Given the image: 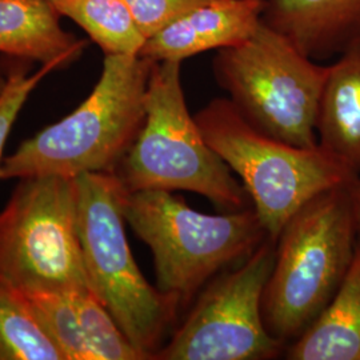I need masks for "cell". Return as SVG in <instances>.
I'll use <instances>...</instances> for the list:
<instances>
[{
    "label": "cell",
    "mask_w": 360,
    "mask_h": 360,
    "mask_svg": "<svg viewBox=\"0 0 360 360\" xmlns=\"http://www.w3.org/2000/svg\"><path fill=\"white\" fill-rule=\"evenodd\" d=\"M153 65L141 55H105L89 98L6 158L0 179L114 174L142 129Z\"/></svg>",
    "instance_id": "1"
},
{
    "label": "cell",
    "mask_w": 360,
    "mask_h": 360,
    "mask_svg": "<svg viewBox=\"0 0 360 360\" xmlns=\"http://www.w3.org/2000/svg\"><path fill=\"white\" fill-rule=\"evenodd\" d=\"M349 186L312 198L276 239L262 309L269 333L284 345L319 316L352 263L359 239Z\"/></svg>",
    "instance_id": "2"
},
{
    "label": "cell",
    "mask_w": 360,
    "mask_h": 360,
    "mask_svg": "<svg viewBox=\"0 0 360 360\" xmlns=\"http://www.w3.org/2000/svg\"><path fill=\"white\" fill-rule=\"evenodd\" d=\"M122 207L126 223L153 252L156 287L180 307L269 238L252 207L203 214L165 190H126Z\"/></svg>",
    "instance_id": "3"
},
{
    "label": "cell",
    "mask_w": 360,
    "mask_h": 360,
    "mask_svg": "<svg viewBox=\"0 0 360 360\" xmlns=\"http://www.w3.org/2000/svg\"><path fill=\"white\" fill-rule=\"evenodd\" d=\"M114 174L129 193L190 191L223 211L252 207L243 184L207 143L191 115L179 62L153 65L142 129Z\"/></svg>",
    "instance_id": "4"
},
{
    "label": "cell",
    "mask_w": 360,
    "mask_h": 360,
    "mask_svg": "<svg viewBox=\"0 0 360 360\" xmlns=\"http://www.w3.org/2000/svg\"><path fill=\"white\" fill-rule=\"evenodd\" d=\"M82 257L92 291L110 311L129 342L154 360L180 304L146 281L124 231V186L112 172L74 179Z\"/></svg>",
    "instance_id": "5"
},
{
    "label": "cell",
    "mask_w": 360,
    "mask_h": 360,
    "mask_svg": "<svg viewBox=\"0 0 360 360\" xmlns=\"http://www.w3.org/2000/svg\"><path fill=\"white\" fill-rule=\"evenodd\" d=\"M214 77L248 124L297 147L319 146L316 124L330 65H319L262 22L245 41L217 51Z\"/></svg>",
    "instance_id": "6"
},
{
    "label": "cell",
    "mask_w": 360,
    "mask_h": 360,
    "mask_svg": "<svg viewBox=\"0 0 360 360\" xmlns=\"http://www.w3.org/2000/svg\"><path fill=\"white\" fill-rule=\"evenodd\" d=\"M195 119L207 143L242 180L274 240L312 198L358 178L321 146L297 147L254 129L227 98L211 101Z\"/></svg>",
    "instance_id": "7"
},
{
    "label": "cell",
    "mask_w": 360,
    "mask_h": 360,
    "mask_svg": "<svg viewBox=\"0 0 360 360\" xmlns=\"http://www.w3.org/2000/svg\"><path fill=\"white\" fill-rule=\"evenodd\" d=\"M0 279L20 290L91 288L74 179L26 178L15 188L0 212Z\"/></svg>",
    "instance_id": "8"
},
{
    "label": "cell",
    "mask_w": 360,
    "mask_h": 360,
    "mask_svg": "<svg viewBox=\"0 0 360 360\" xmlns=\"http://www.w3.org/2000/svg\"><path fill=\"white\" fill-rule=\"evenodd\" d=\"M276 240L267 238L233 270L217 275L156 360H267L285 345L269 333L263 295L275 262Z\"/></svg>",
    "instance_id": "9"
},
{
    "label": "cell",
    "mask_w": 360,
    "mask_h": 360,
    "mask_svg": "<svg viewBox=\"0 0 360 360\" xmlns=\"http://www.w3.org/2000/svg\"><path fill=\"white\" fill-rule=\"evenodd\" d=\"M264 0H214L147 39L141 56L183 63L196 55L233 47L263 22Z\"/></svg>",
    "instance_id": "10"
},
{
    "label": "cell",
    "mask_w": 360,
    "mask_h": 360,
    "mask_svg": "<svg viewBox=\"0 0 360 360\" xmlns=\"http://www.w3.org/2000/svg\"><path fill=\"white\" fill-rule=\"evenodd\" d=\"M263 22L316 62L360 46V0H264Z\"/></svg>",
    "instance_id": "11"
},
{
    "label": "cell",
    "mask_w": 360,
    "mask_h": 360,
    "mask_svg": "<svg viewBox=\"0 0 360 360\" xmlns=\"http://www.w3.org/2000/svg\"><path fill=\"white\" fill-rule=\"evenodd\" d=\"M86 43L67 34L49 0H0V53L55 68L74 60Z\"/></svg>",
    "instance_id": "12"
},
{
    "label": "cell",
    "mask_w": 360,
    "mask_h": 360,
    "mask_svg": "<svg viewBox=\"0 0 360 360\" xmlns=\"http://www.w3.org/2000/svg\"><path fill=\"white\" fill-rule=\"evenodd\" d=\"M319 146L360 175V46L330 65L316 124Z\"/></svg>",
    "instance_id": "13"
},
{
    "label": "cell",
    "mask_w": 360,
    "mask_h": 360,
    "mask_svg": "<svg viewBox=\"0 0 360 360\" xmlns=\"http://www.w3.org/2000/svg\"><path fill=\"white\" fill-rule=\"evenodd\" d=\"M284 354L291 360H360V242L331 302Z\"/></svg>",
    "instance_id": "14"
},
{
    "label": "cell",
    "mask_w": 360,
    "mask_h": 360,
    "mask_svg": "<svg viewBox=\"0 0 360 360\" xmlns=\"http://www.w3.org/2000/svg\"><path fill=\"white\" fill-rule=\"evenodd\" d=\"M82 27L104 55H139L146 37L126 0H56L52 3Z\"/></svg>",
    "instance_id": "15"
},
{
    "label": "cell",
    "mask_w": 360,
    "mask_h": 360,
    "mask_svg": "<svg viewBox=\"0 0 360 360\" xmlns=\"http://www.w3.org/2000/svg\"><path fill=\"white\" fill-rule=\"evenodd\" d=\"M0 360H65L26 296L0 279Z\"/></svg>",
    "instance_id": "16"
},
{
    "label": "cell",
    "mask_w": 360,
    "mask_h": 360,
    "mask_svg": "<svg viewBox=\"0 0 360 360\" xmlns=\"http://www.w3.org/2000/svg\"><path fill=\"white\" fill-rule=\"evenodd\" d=\"M22 292L65 360H92L79 321L75 291L22 290Z\"/></svg>",
    "instance_id": "17"
},
{
    "label": "cell",
    "mask_w": 360,
    "mask_h": 360,
    "mask_svg": "<svg viewBox=\"0 0 360 360\" xmlns=\"http://www.w3.org/2000/svg\"><path fill=\"white\" fill-rule=\"evenodd\" d=\"M74 299L92 360H147L91 288L77 290Z\"/></svg>",
    "instance_id": "18"
},
{
    "label": "cell",
    "mask_w": 360,
    "mask_h": 360,
    "mask_svg": "<svg viewBox=\"0 0 360 360\" xmlns=\"http://www.w3.org/2000/svg\"><path fill=\"white\" fill-rule=\"evenodd\" d=\"M146 39L214 0H126Z\"/></svg>",
    "instance_id": "19"
},
{
    "label": "cell",
    "mask_w": 360,
    "mask_h": 360,
    "mask_svg": "<svg viewBox=\"0 0 360 360\" xmlns=\"http://www.w3.org/2000/svg\"><path fill=\"white\" fill-rule=\"evenodd\" d=\"M53 70L55 67L52 65H43L38 72L32 75L19 71L7 79L6 90L0 96V166L3 162L1 155L4 146L20 110L39 82Z\"/></svg>",
    "instance_id": "20"
},
{
    "label": "cell",
    "mask_w": 360,
    "mask_h": 360,
    "mask_svg": "<svg viewBox=\"0 0 360 360\" xmlns=\"http://www.w3.org/2000/svg\"><path fill=\"white\" fill-rule=\"evenodd\" d=\"M349 193H351L352 210H354V217H355L356 230H358V239L360 242V175L351 183Z\"/></svg>",
    "instance_id": "21"
},
{
    "label": "cell",
    "mask_w": 360,
    "mask_h": 360,
    "mask_svg": "<svg viewBox=\"0 0 360 360\" xmlns=\"http://www.w3.org/2000/svg\"><path fill=\"white\" fill-rule=\"evenodd\" d=\"M6 86H7V79L0 77V96H1V94L6 90Z\"/></svg>",
    "instance_id": "22"
},
{
    "label": "cell",
    "mask_w": 360,
    "mask_h": 360,
    "mask_svg": "<svg viewBox=\"0 0 360 360\" xmlns=\"http://www.w3.org/2000/svg\"><path fill=\"white\" fill-rule=\"evenodd\" d=\"M49 1H51V3H53V1H56V0H49Z\"/></svg>",
    "instance_id": "23"
}]
</instances>
